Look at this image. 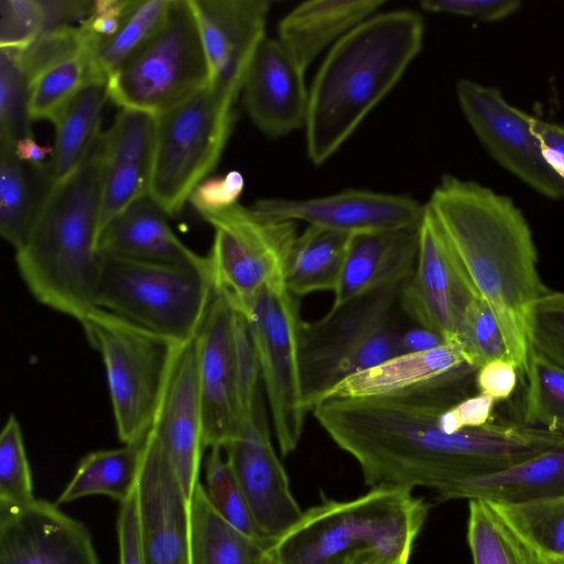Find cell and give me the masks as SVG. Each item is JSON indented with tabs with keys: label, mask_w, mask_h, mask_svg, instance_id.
Segmentation results:
<instances>
[{
	"label": "cell",
	"mask_w": 564,
	"mask_h": 564,
	"mask_svg": "<svg viewBox=\"0 0 564 564\" xmlns=\"http://www.w3.org/2000/svg\"><path fill=\"white\" fill-rule=\"evenodd\" d=\"M467 389H431L408 394L326 398L312 409L333 442L358 463L371 486L422 487L453 500L464 482L532 456L550 446L549 434L520 422H496L453 434L445 409Z\"/></svg>",
	"instance_id": "6da1fadb"
},
{
	"label": "cell",
	"mask_w": 564,
	"mask_h": 564,
	"mask_svg": "<svg viewBox=\"0 0 564 564\" xmlns=\"http://www.w3.org/2000/svg\"><path fill=\"white\" fill-rule=\"evenodd\" d=\"M426 204L476 294L495 313L510 361L524 377L529 312L549 290L527 218L508 196L452 175L442 177Z\"/></svg>",
	"instance_id": "7a4b0ae2"
},
{
	"label": "cell",
	"mask_w": 564,
	"mask_h": 564,
	"mask_svg": "<svg viewBox=\"0 0 564 564\" xmlns=\"http://www.w3.org/2000/svg\"><path fill=\"white\" fill-rule=\"evenodd\" d=\"M425 32L412 10L377 13L328 51L308 89L306 152L324 164L392 90L420 53Z\"/></svg>",
	"instance_id": "3957f363"
},
{
	"label": "cell",
	"mask_w": 564,
	"mask_h": 564,
	"mask_svg": "<svg viewBox=\"0 0 564 564\" xmlns=\"http://www.w3.org/2000/svg\"><path fill=\"white\" fill-rule=\"evenodd\" d=\"M105 131L80 163L45 193L25 242L19 272L42 304L78 322L96 306Z\"/></svg>",
	"instance_id": "277c9868"
},
{
	"label": "cell",
	"mask_w": 564,
	"mask_h": 564,
	"mask_svg": "<svg viewBox=\"0 0 564 564\" xmlns=\"http://www.w3.org/2000/svg\"><path fill=\"white\" fill-rule=\"evenodd\" d=\"M429 505L399 486H376L346 501L329 500L269 544L279 564L409 563Z\"/></svg>",
	"instance_id": "5b68a950"
},
{
	"label": "cell",
	"mask_w": 564,
	"mask_h": 564,
	"mask_svg": "<svg viewBox=\"0 0 564 564\" xmlns=\"http://www.w3.org/2000/svg\"><path fill=\"white\" fill-rule=\"evenodd\" d=\"M401 285L355 299L301 323L300 361L307 411L341 381L402 354L394 321Z\"/></svg>",
	"instance_id": "8992f818"
},
{
	"label": "cell",
	"mask_w": 564,
	"mask_h": 564,
	"mask_svg": "<svg viewBox=\"0 0 564 564\" xmlns=\"http://www.w3.org/2000/svg\"><path fill=\"white\" fill-rule=\"evenodd\" d=\"M79 323L104 361L119 440L124 445L142 443L182 343L100 307Z\"/></svg>",
	"instance_id": "52a82bcc"
},
{
	"label": "cell",
	"mask_w": 564,
	"mask_h": 564,
	"mask_svg": "<svg viewBox=\"0 0 564 564\" xmlns=\"http://www.w3.org/2000/svg\"><path fill=\"white\" fill-rule=\"evenodd\" d=\"M215 296L205 265H171L101 256L97 307L184 343L195 337Z\"/></svg>",
	"instance_id": "ba28073f"
},
{
	"label": "cell",
	"mask_w": 564,
	"mask_h": 564,
	"mask_svg": "<svg viewBox=\"0 0 564 564\" xmlns=\"http://www.w3.org/2000/svg\"><path fill=\"white\" fill-rule=\"evenodd\" d=\"M210 83L191 0H171L158 32L108 77V95L120 108L160 115Z\"/></svg>",
	"instance_id": "9c48e42d"
},
{
	"label": "cell",
	"mask_w": 564,
	"mask_h": 564,
	"mask_svg": "<svg viewBox=\"0 0 564 564\" xmlns=\"http://www.w3.org/2000/svg\"><path fill=\"white\" fill-rule=\"evenodd\" d=\"M234 106L235 100L209 83L156 116L149 196L169 216L178 214L193 191L215 170L231 132Z\"/></svg>",
	"instance_id": "30bf717a"
},
{
	"label": "cell",
	"mask_w": 564,
	"mask_h": 564,
	"mask_svg": "<svg viewBox=\"0 0 564 564\" xmlns=\"http://www.w3.org/2000/svg\"><path fill=\"white\" fill-rule=\"evenodd\" d=\"M200 216L215 230L207 257L214 291L247 316L267 289L284 285L296 223L264 217L239 203Z\"/></svg>",
	"instance_id": "8fae6325"
},
{
	"label": "cell",
	"mask_w": 564,
	"mask_h": 564,
	"mask_svg": "<svg viewBox=\"0 0 564 564\" xmlns=\"http://www.w3.org/2000/svg\"><path fill=\"white\" fill-rule=\"evenodd\" d=\"M246 317L279 451L285 457L296 449L308 412L301 377L299 297L284 285L269 288Z\"/></svg>",
	"instance_id": "7c38bea8"
},
{
	"label": "cell",
	"mask_w": 564,
	"mask_h": 564,
	"mask_svg": "<svg viewBox=\"0 0 564 564\" xmlns=\"http://www.w3.org/2000/svg\"><path fill=\"white\" fill-rule=\"evenodd\" d=\"M460 110L490 156L536 193L564 199V182L546 162L535 117L510 105L497 87L470 79L456 84Z\"/></svg>",
	"instance_id": "4fadbf2b"
},
{
	"label": "cell",
	"mask_w": 564,
	"mask_h": 564,
	"mask_svg": "<svg viewBox=\"0 0 564 564\" xmlns=\"http://www.w3.org/2000/svg\"><path fill=\"white\" fill-rule=\"evenodd\" d=\"M260 539L271 544L303 516L273 447L263 389L243 415L239 434L224 447Z\"/></svg>",
	"instance_id": "5bb4252c"
},
{
	"label": "cell",
	"mask_w": 564,
	"mask_h": 564,
	"mask_svg": "<svg viewBox=\"0 0 564 564\" xmlns=\"http://www.w3.org/2000/svg\"><path fill=\"white\" fill-rule=\"evenodd\" d=\"M477 296L434 213L425 204L419 227L417 260L413 273L400 288V307L417 326L448 341L456 338L465 312Z\"/></svg>",
	"instance_id": "9a60e30c"
},
{
	"label": "cell",
	"mask_w": 564,
	"mask_h": 564,
	"mask_svg": "<svg viewBox=\"0 0 564 564\" xmlns=\"http://www.w3.org/2000/svg\"><path fill=\"white\" fill-rule=\"evenodd\" d=\"M196 344L205 447H224L239 434L243 412L236 311L216 293Z\"/></svg>",
	"instance_id": "2e32d148"
},
{
	"label": "cell",
	"mask_w": 564,
	"mask_h": 564,
	"mask_svg": "<svg viewBox=\"0 0 564 564\" xmlns=\"http://www.w3.org/2000/svg\"><path fill=\"white\" fill-rule=\"evenodd\" d=\"M160 449L191 503L205 447L198 388L196 336L174 356L152 426L145 436Z\"/></svg>",
	"instance_id": "e0dca14e"
},
{
	"label": "cell",
	"mask_w": 564,
	"mask_h": 564,
	"mask_svg": "<svg viewBox=\"0 0 564 564\" xmlns=\"http://www.w3.org/2000/svg\"><path fill=\"white\" fill-rule=\"evenodd\" d=\"M250 207L264 217L348 235L419 227L425 209L411 196L356 188L305 199L262 198Z\"/></svg>",
	"instance_id": "ac0fdd59"
},
{
	"label": "cell",
	"mask_w": 564,
	"mask_h": 564,
	"mask_svg": "<svg viewBox=\"0 0 564 564\" xmlns=\"http://www.w3.org/2000/svg\"><path fill=\"white\" fill-rule=\"evenodd\" d=\"M207 57L210 84L232 100L242 91L252 58L267 37L265 0H191Z\"/></svg>",
	"instance_id": "d6986e66"
},
{
	"label": "cell",
	"mask_w": 564,
	"mask_h": 564,
	"mask_svg": "<svg viewBox=\"0 0 564 564\" xmlns=\"http://www.w3.org/2000/svg\"><path fill=\"white\" fill-rule=\"evenodd\" d=\"M137 488L143 564H192L189 502L170 464L147 437Z\"/></svg>",
	"instance_id": "ffe728a7"
},
{
	"label": "cell",
	"mask_w": 564,
	"mask_h": 564,
	"mask_svg": "<svg viewBox=\"0 0 564 564\" xmlns=\"http://www.w3.org/2000/svg\"><path fill=\"white\" fill-rule=\"evenodd\" d=\"M0 564H100L86 525L35 499L0 507Z\"/></svg>",
	"instance_id": "44dd1931"
},
{
	"label": "cell",
	"mask_w": 564,
	"mask_h": 564,
	"mask_svg": "<svg viewBox=\"0 0 564 564\" xmlns=\"http://www.w3.org/2000/svg\"><path fill=\"white\" fill-rule=\"evenodd\" d=\"M155 140L156 115L137 109L121 108L105 131L100 230L131 204L149 196Z\"/></svg>",
	"instance_id": "7402d4cb"
},
{
	"label": "cell",
	"mask_w": 564,
	"mask_h": 564,
	"mask_svg": "<svg viewBox=\"0 0 564 564\" xmlns=\"http://www.w3.org/2000/svg\"><path fill=\"white\" fill-rule=\"evenodd\" d=\"M477 369L456 339L415 352H404L338 383L326 398L408 394L431 389H467ZM325 398V399H326Z\"/></svg>",
	"instance_id": "603a6c76"
},
{
	"label": "cell",
	"mask_w": 564,
	"mask_h": 564,
	"mask_svg": "<svg viewBox=\"0 0 564 564\" xmlns=\"http://www.w3.org/2000/svg\"><path fill=\"white\" fill-rule=\"evenodd\" d=\"M304 75L278 39L262 41L242 88L248 115L262 133L279 138L304 128L308 110Z\"/></svg>",
	"instance_id": "cb8c5ba5"
},
{
	"label": "cell",
	"mask_w": 564,
	"mask_h": 564,
	"mask_svg": "<svg viewBox=\"0 0 564 564\" xmlns=\"http://www.w3.org/2000/svg\"><path fill=\"white\" fill-rule=\"evenodd\" d=\"M419 227L352 235L330 311L369 293L402 285L416 264Z\"/></svg>",
	"instance_id": "d4e9b609"
},
{
	"label": "cell",
	"mask_w": 564,
	"mask_h": 564,
	"mask_svg": "<svg viewBox=\"0 0 564 564\" xmlns=\"http://www.w3.org/2000/svg\"><path fill=\"white\" fill-rule=\"evenodd\" d=\"M167 216L150 196L134 202L100 230V254L155 264H207V257L198 256L177 238Z\"/></svg>",
	"instance_id": "484cf974"
},
{
	"label": "cell",
	"mask_w": 564,
	"mask_h": 564,
	"mask_svg": "<svg viewBox=\"0 0 564 564\" xmlns=\"http://www.w3.org/2000/svg\"><path fill=\"white\" fill-rule=\"evenodd\" d=\"M382 0H311L279 23L278 40L306 72L315 58L354 28L378 13Z\"/></svg>",
	"instance_id": "4316f807"
},
{
	"label": "cell",
	"mask_w": 564,
	"mask_h": 564,
	"mask_svg": "<svg viewBox=\"0 0 564 564\" xmlns=\"http://www.w3.org/2000/svg\"><path fill=\"white\" fill-rule=\"evenodd\" d=\"M560 494H564V440L535 456L464 482L453 500L512 505Z\"/></svg>",
	"instance_id": "83f0119b"
},
{
	"label": "cell",
	"mask_w": 564,
	"mask_h": 564,
	"mask_svg": "<svg viewBox=\"0 0 564 564\" xmlns=\"http://www.w3.org/2000/svg\"><path fill=\"white\" fill-rule=\"evenodd\" d=\"M189 544L192 564H259L269 546L226 521L200 481L189 503Z\"/></svg>",
	"instance_id": "f1b7e54d"
},
{
	"label": "cell",
	"mask_w": 564,
	"mask_h": 564,
	"mask_svg": "<svg viewBox=\"0 0 564 564\" xmlns=\"http://www.w3.org/2000/svg\"><path fill=\"white\" fill-rule=\"evenodd\" d=\"M352 235L307 226L297 235L284 273V286L296 297L335 291Z\"/></svg>",
	"instance_id": "f546056e"
},
{
	"label": "cell",
	"mask_w": 564,
	"mask_h": 564,
	"mask_svg": "<svg viewBox=\"0 0 564 564\" xmlns=\"http://www.w3.org/2000/svg\"><path fill=\"white\" fill-rule=\"evenodd\" d=\"M108 98L107 82H89L58 115L54 122L53 155L47 163L52 183L68 175L85 156L100 131L101 112Z\"/></svg>",
	"instance_id": "4dcf8cb0"
},
{
	"label": "cell",
	"mask_w": 564,
	"mask_h": 564,
	"mask_svg": "<svg viewBox=\"0 0 564 564\" xmlns=\"http://www.w3.org/2000/svg\"><path fill=\"white\" fill-rule=\"evenodd\" d=\"M142 444L87 454L58 496L56 505L95 495L123 502L137 486Z\"/></svg>",
	"instance_id": "1f68e13d"
},
{
	"label": "cell",
	"mask_w": 564,
	"mask_h": 564,
	"mask_svg": "<svg viewBox=\"0 0 564 564\" xmlns=\"http://www.w3.org/2000/svg\"><path fill=\"white\" fill-rule=\"evenodd\" d=\"M42 167L20 161L14 144L0 141V232L15 250L25 242L45 195L35 194L33 183Z\"/></svg>",
	"instance_id": "d6a6232c"
},
{
	"label": "cell",
	"mask_w": 564,
	"mask_h": 564,
	"mask_svg": "<svg viewBox=\"0 0 564 564\" xmlns=\"http://www.w3.org/2000/svg\"><path fill=\"white\" fill-rule=\"evenodd\" d=\"M490 505L544 564H564V494Z\"/></svg>",
	"instance_id": "836d02e7"
},
{
	"label": "cell",
	"mask_w": 564,
	"mask_h": 564,
	"mask_svg": "<svg viewBox=\"0 0 564 564\" xmlns=\"http://www.w3.org/2000/svg\"><path fill=\"white\" fill-rule=\"evenodd\" d=\"M468 502L467 542L473 564H544L490 503Z\"/></svg>",
	"instance_id": "e575fe53"
},
{
	"label": "cell",
	"mask_w": 564,
	"mask_h": 564,
	"mask_svg": "<svg viewBox=\"0 0 564 564\" xmlns=\"http://www.w3.org/2000/svg\"><path fill=\"white\" fill-rule=\"evenodd\" d=\"M170 3L171 0H132L119 30L107 39L95 41L91 55L99 80L107 82L117 67L158 32Z\"/></svg>",
	"instance_id": "d590c367"
},
{
	"label": "cell",
	"mask_w": 564,
	"mask_h": 564,
	"mask_svg": "<svg viewBox=\"0 0 564 564\" xmlns=\"http://www.w3.org/2000/svg\"><path fill=\"white\" fill-rule=\"evenodd\" d=\"M94 42L95 40L82 54L45 70L31 84V121L47 120L54 123L65 106L86 84L99 80L93 64Z\"/></svg>",
	"instance_id": "8d00e7d4"
},
{
	"label": "cell",
	"mask_w": 564,
	"mask_h": 564,
	"mask_svg": "<svg viewBox=\"0 0 564 564\" xmlns=\"http://www.w3.org/2000/svg\"><path fill=\"white\" fill-rule=\"evenodd\" d=\"M523 423L564 434V369L530 349Z\"/></svg>",
	"instance_id": "74e56055"
},
{
	"label": "cell",
	"mask_w": 564,
	"mask_h": 564,
	"mask_svg": "<svg viewBox=\"0 0 564 564\" xmlns=\"http://www.w3.org/2000/svg\"><path fill=\"white\" fill-rule=\"evenodd\" d=\"M21 52L7 47L0 52V141L11 144L33 135L29 115L31 86Z\"/></svg>",
	"instance_id": "f35d334b"
},
{
	"label": "cell",
	"mask_w": 564,
	"mask_h": 564,
	"mask_svg": "<svg viewBox=\"0 0 564 564\" xmlns=\"http://www.w3.org/2000/svg\"><path fill=\"white\" fill-rule=\"evenodd\" d=\"M205 488L213 507L226 521L248 536L262 541L223 447L210 448Z\"/></svg>",
	"instance_id": "ab89813d"
},
{
	"label": "cell",
	"mask_w": 564,
	"mask_h": 564,
	"mask_svg": "<svg viewBox=\"0 0 564 564\" xmlns=\"http://www.w3.org/2000/svg\"><path fill=\"white\" fill-rule=\"evenodd\" d=\"M35 499L20 424L10 415L0 435V507H21Z\"/></svg>",
	"instance_id": "60d3db41"
},
{
	"label": "cell",
	"mask_w": 564,
	"mask_h": 564,
	"mask_svg": "<svg viewBox=\"0 0 564 564\" xmlns=\"http://www.w3.org/2000/svg\"><path fill=\"white\" fill-rule=\"evenodd\" d=\"M455 339L477 370L492 360L510 361L498 319L479 296L466 310Z\"/></svg>",
	"instance_id": "b9f144b4"
},
{
	"label": "cell",
	"mask_w": 564,
	"mask_h": 564,
	"mask_svg": "<svg viewBox=\"0 0 564 564\" xmlns=\"http://www.w3.org/2000/svg\"><path fill=\"white\" fill-rule=\"evenodd\" d=\"M530 349L564 369V292L547 290L528 316Z\"/></svg>",
	"instance_id": "7bdbcfd3"
},
{
	"label": "cell",
	"mask_w": 564,
	"mask_h": 564,
	"mask_svg": "<svg viewBox=\"0 0 564 564\" xmlns=\"http://www.w3.org/2000/svg\"><path fill=\"white\" fill-rule=\"evenodd\" d=\"M93 41L94 36L80 24L42 33L21 52V63L30 86L45 70L82 54Z\"/></svg>",
	"instance_id": "ee69618b"
},
{
	"label": "cell",
	"mask_w": 564,
	"mask_h": 564,
	"mask_svg": "<svg viewBox=\"0 0 564 564\" xmlns=\"http://www.w3.org/2000/svg\"><path fill=\"white\" fill-rule=\"evenodd\" d=\"M41 0H1L0 47L24 51L43 33Z\"/></svg>",
	"instance_id": "f6af8a7d"
},
{
	"label": "cell",
	"mask_w": 564,
	"mask_h": 564,
	"mask_svg": "<svg viewBox=\"0 0 564 564\" xmlns=\"http://www.w3.org/2000/svg\"><path fill=\"white\" fill-rule=\"evenodd\" d=\"M421 8L435 14H449L484 22L503 20L521 8L518 0H424Z\"/></svg>",
	"instance_id": "bcb514c9"
},
{
	"label": "cell",
	"mask_w": 564,
	"mask_h": 564,
	"mask_svg": "<svg viewBox=\"0 0 564 564\" xmlns=\"http://www.w3.org/2000/svg\"><path fill=\"white\" fill-rule=\"evenodd\" d=\"M245 187L239 171H230L223 177L204 180L191 194L188 202L199 213L217 212L238 204Z\"/></svg>",
	"instance_id": "7dc6e473"
},
{
	"label": "cell",
	"mask_w": 564,
	"mask_h": 564,
	"mask_svg": "<svg viewBox=\"0 0 564 564\" xmlns=\"http://www.w3.org/2000/svg\"><path fill=\"white\" fill-rule=\"evenodd\" d=\"M119 564H143L141 543L138 488L120 503L117 517Z\"/></svg>",
	"instance_id": "c3c4849f"
},
{
	"label": "cell",
	"mask_w": 564,
	"mask_h": 564,
	"mask_svg": "<svg viewBox=\"0 0 564 564\" xmlns=\"http://www.w3.org/2000/svg\"><path fill=\"white\" fill-rule=\"evenodd\" d=\"M519 371L507 359L492 360L481 366L475 376L478 393L494 399L496 402L505 401L513 393Z\"/></svg>",
	"instance_id": "681fc988"
},
{
	"label": "cell",
	"mask_w": 564,
	"mask_h": 564,
	"mask_svg": "<svg viewBox=\"0 0 564 564\" xmlns=\"http://www.w3.org/2000/svg\"><path fill=\"white\" fill-rule=\"evenodd\" d=\"M132 0H97L90 15L80 24L97 41L113 35L120 28Z\"/></svg>",
	"instance_id": "f907efd6"
},
{
	"label": "cell",
	"mask_w": 564,
	"mask_h": 564,
	"mask_svg": "<svg viewBox=\"0 0 564 564\" xmlns=\"http://www.w3.org/2000/svg\"><path fill=\"white\" fill-rule=\"evenodd\" d=\"M44 11V32L82 24L91 13L94 1L41 0Z\"/></svg>",
	"instance_id": "816d5d0a"
},
{
	"label": "cell",
	"mask_w": 564,
	"mask_h": 564,
	"mask_svg": "<svg viewBox=\"0 0 564 564\" xmlns=\"http://www.w3.org/2000/svg\"><path fill=\"white\" fill-rule=\"evenodd\" d=\"M534 132L550 166L564 182V123L535 119Z\"/></svg>",
	"instance_id": "f5cc1de1"
},
{
	"label": "cell",
	"mask_w": 564,
	"mask_h": 564,
	"mask_svg": "<svg viewBox=\"0 0 564 564\" xmlns=\"http://www.w3.org/2000/svg\"><path fill=\"white\" fill-rule=\"evenodd\" d=\"M496 401L478 393L468 395L453 405L462 430L479 427L491 419Z\"/></svg>",
	"instance_id": "db71d44e"
},
{
	"label": "cell",
	"mask_w": 564,
	"mask_h": 564,
	"mask_svg": "<svg viewBox=\"0 0 564 564\" xmlns=\"http://www.w3.org/2000/svg\"><path fill=\"white\" fill-rule=\"evenodd\" d=\"M444 343L445 340L440 335L420 326L401 334L402 354L430 350Z\"/></svg>",
	"instance_id": "11a10c76"
},
{
	"label": "cell",
	"mask_w": 564,
	"mask_h": 564,
	"mask_svg": "<svg viewBox=\"0 0 564 564\" xmlns=\"http://www.w3.org/2000/svg\"><path fill=\"white\" fill-rule=\"evenodd\" d=\"M15 156L33 166H45V161L53 155V147L41 145L32 137H24L14 144Z\"/></svg>",
	"instance_id": "9f6ffc18"
},
{
	"label": "cell",
	"mask_w": 564,
	"mask_h": 564,
	"mask_svg": "<svg viewBox=\"0 0 564 564\" xmlns=\"http://www.w3.org/2000/svg\"><path fill=\"white\" fill-rule=\"evenodd\" d=\"M259 564H279L275 560H273L269 554L268 552L265 551V554L264 556L262 557V560L260 561Z\"/></svg>",
	"instance_id": "6f0895ef"
},
{
	"label": "cell",
	"mask_w": 564,
	"mask_h": 564,
	"mask_svg": "<svg viewBox=\"0 0 564 564\" xmlns=\"http://www.w3.org/2000/svg\"><path fill=\"white\" fill-rule=\"evenodd\" d=\"M390 564H408V563L398 562V563H390Z\"/></svg>",
	"instance_id": "680465c9"
}]
</instances>
